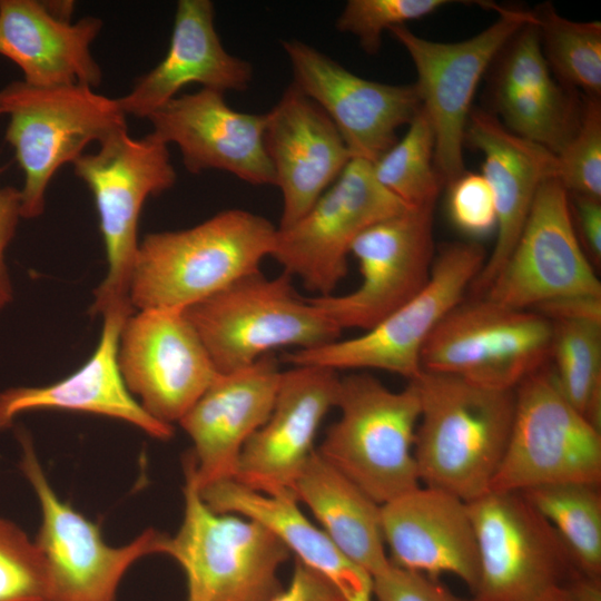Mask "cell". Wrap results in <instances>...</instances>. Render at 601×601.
Here are the masks:
<instances>
[{"label": "cell", "mask_w": 601, "mask_h": 601, "mask_svg": "<svg viewBox=\"0 0 601 601\" xmlns=\"http://www.w3.org/2000/svg\"><path fill=\"white\" fill-rule=\"evenodd\" d=\"M414 456L420 482L471 502L489 491L514 415V390H494L422 371Z\"/></svg>", "instance_id": "cell-1"}, {"label": "cell", "mask_w": 601, "mask_h": 601, "mask_svg": "<svg viewBox=\"0 0 601 601\" xmlns=\"http://www.w3.org/2000/svg\"><path fill=\"white\" fill-rule=\"evenodd\" d=\"M276 230L263 216L227 209L190 228L146 235L130 276L131 306L184 311L211 297L260 270Z\"/></svg>", "instance_id": "cell-2"}, {"label": "cell", "mask_w": 601, "mask_h": 601, "mask_svg": "<svg viewBox=\"0 0 601 601\" xmlns=\"http://www.w3.org/2000/svg\"><path fill=\"white\" fill-rule=\"evenodd\" d=\"M339 418L317 453L380 505L420 486L414 456L420 420L415 385L398 392L368 373L339 381Z\"/></svg>", "instance_id": "cell-3"}, {"label": "cell", "mask_w": 601, "mask_h": 601, "mask_svg": "<svg viewBox=\"0 0 601 601\" xmlns=\"http://www.w3.org/2000/svg\"><path fill=\"white\" fill-rule=\"evenodd\" d=\"M292 278L258 270L184 309L219 374L249 366L278 347L306 349L338 339L342 329L297 294Z\"/></svg>", "instance_id": "cell-4"}, {"label": "cell", "mask_w": 601, "mask_h": 601, "mask_svg": "<svg viewBox=\"0 0 601 601\" xmlns=\"http://www.w3.org/2000/svg\"><path fill=\"white\" fill-rule=\"evenodd\" d=\"M0 112L9 116L4 138L24 176V219L43 213L46 190L60 167L72 164L90 142L127 127L117 99L82 83L36 87L12 81L0 90Z\"/></svg>", "instance_id": "cell-5"}, {"label": "cell", "mask_w": 601, "mask_h": 601, "mask_svg": "<svg viewBox=\"0 0 601 601\" xmlns=\"http://www.w3.org/2000/svg\"><path fill=\"white\" fill-rule=\"evenodd\" d=\"M184 516L165 534L161 553L185 573L187 601H270L282 590L278 571L290 551L257 521L213 511L186 480Z\"/></svg>", "instance_id": "cell-6"}, {"label": "cell", "mask_w": 601, "mask_h": 601, "mask_svg": "<svg viewBox=\"0 0 601 601\" xmlns=\"http://www.w3.org/2000/svg\"><path fill=\"white\" fill-rule=\"evenodd\" d=\"M98 144L96 152H83L72 162L75 175L93 196L108 265L93 292L92 316L131 305L128 290L142 206L148 197L170 189L177 178L168 145L151 132L132 138L125 127Z\"/></svg>", "instance_id": "cell-7"}, {"label": "cell", "mask_w": 601, "mask_h": 601, "mask_svg": "<svg viewBox=\"0 0 601 601\" xmlns=\"http://www.w3.org/2000/svg\"><path fill=\"white\" fill-rule=\"evenodd\" d=\"M552 343V323L538 312L471 296L452 308L428 336L421 368L487 388L515 390L550 363Z\"/></svg>", "instance_id": "cell-8"}, {"label": "cell", "mask_w": 601, "mask_h": 601, "mask_svg": "<svg viewBox=\"0 0 601 601\" xmlns=\"http://www.w3.org/2000/svg\"><path fill=\"white\" fill-rule=\"evenodd\" d=\"M487 256L474 242L443 245L435 254L425 286L408 302L361 336L334 341L284 355L293 366L339 370L375 368L414 380L422 372L421 352L437 324L464 299Z\"/></svg>", "instance_id": "cell-9"}, {"label": "cell", "mask_w": 601, "mask_h": 601, "mask_svg": "<svg viewBox=\"0 0 601 601\" xmlns=\"http://www.w3.org/2000/svg\"><path fill=\"white\" fill-rule=\"evenodd\" d=\"M479 555L471 601H546L582 577L549 522L520 492L467 503Z\"/></svg>", "instance_id": "cell-10"}, {"label": "cell", "mask_w": 601, "mask_h": 601, "mask_svg": "<svg viewBox=\"0 0 601 601\" xmlns=\"http://www.w3.org/2000/svg\"><path fill=\"white\" fill-rule=\"evenodd\" d=\"M509 442L491 491L601 482V432L562 394L544 365L514 390Z\"/></svg>", "instance_id": "cell-11"}, {"label": "cell", "mask_w": 601, "mask_h": 601, "mask_svg": "<svg viewBox=\"0 0 601 601\" xmlns=\"http://www.w3.org/2000/svg\"><path fill=\"white\" fill-rule=\"evenodd\" d=\"M499 18L476 36L457 42L424 39L407 27L390 31L408 52L417 73L421 107L434 134V165L443 185L464 170L463 145L472 99L482 76L532 11L495 4Z\"/></svg>", "instance_id": "cell-12"}, {"label": "cell", "mask_w": 601, "mask_h": 601, "mask_svg": "<svg viewBox=\"0 0 601 601\" xmlns=\"http://www.w3.org/2000/svg\"><path fill=\"white\" fill-rule=\"evenodd\" d=\"M17 435L20 469L41 510L35 542L47 564L52 601H115L129 568L146 555L161 553L165 533L148 529L125 545H109L98 524L57 495L30 435L22 430Z\"/></svg>", "instance_id": "cell-13"}, {"label": "cell", "mask_w": 601, "mask_h": 601, "mask_svg": "<svg viewBox=\"0 0 601 601\" xmlns=\"http://www.w3.org/2000/svg\"><path fill=\"white\" fill-rule=\"evenodd\" d=\"M406 208L377 181L372 162L352 158L299 220L277 227L270 257L318 296L333 295L347 274L354 240L372 225Z\"/></svg>", "instance_id": "cell-14"}, {"label": "cell", "mask_w": 601, "mask_h": 601, "mask_svg": "<svg viewBox=\"0 0 601 601\" xmlns=\"http://www.w3.org/2000/svg\"><path fill=\"white\" fill-rule=\"evenodd\" d=\"M433 211L434 206L406 208L365 229L349 252L358 260V287L312 303L342 331H368L412 299L427 283L435 257Z\"/></svg>", "instance_id": "cell-15"}, {"label": "cell", "mask_w": 601, "mask_h": 601, "mask_svg": "<svg viewBox=\"0 0 601 601\" xmlns=\"http://www.w3.org/2000/svg\"><path fill=\"white\" fill-rule=\"evenodd\" d=\"M124 382L154 418L171 425L219 375L180 309H145L125 321L118 343Z\"/></svg>", "instance_id": "cell-16"}, {"label": "cell", "mask_w": 601, "mask_h": 601, "mask_svg": "<svg viewBox=\"0 0 601 601\" xmlns=\"http://www.w3.org/2000/svg\"><path fill=\"white\" fill-rule=\"evenodd\" d=\"M573 295L601 296V284L577 235L569 194L550 178L538 189L510 257L481 296L533 309Z\"/></svg>", "instance_id": "cell-17"}, {"label": "cell", "mask_w": 601, "mask_h": 601, "mask_svg": "<svg viewBox=\"0 0 601 601\" xmlns=\"http://www.w3.org/2000/svg\"><path fill=\"white\" fill-rule=\"evenodd\" d=\"M282 45L292 66V83L328 116L353 158L375 162L421 108L415 85L364 79L300 40Z\"/></svg>", "instance_id": "cell-18"}, {"label": "cell", "mask_w": 601, "mask_h": 601, "mask_svg": "<svg viewBox=\"0 0 601 601\" xmlns=\"http://www.w3.org/2000/svg\"><path fill=\"white\" fill-rule=\"evenodd\" d=\"M339 381L337 371L322 366L282 372L273 410L244 445L234 480L260 493L295 497L316 432L336 407Z\"/></svg>", "instance_id": "cell-19"}, {"label": "cell", "mask_w": 601, "mask_h": 601, "mask_svg": "<svg viewBox=\"0 0 601 601\" xmlns=\"http://www.w3.org/2000/svg\"><path fill=\"white\" fill-rule=\"evenodd\" d=\"M280 374L273 353L219 374L179 420L193 443L185 457V480L198 491L234 479L244 445L273 410Z\"/></svg>", "instance_id": "cell-20"}, {"label": "cell", "mask_w": 601, "mask_h": 601, "mask_svg": "<svg viewBox=\"0 0 601 601\" xmlns=\"http://www.w3.org/2000/svg\"><path fill=\"white\" fill-rule=\"evenodd\" d=\"M147 119L155 137L177 145L189 173L219 169L252 185H275L265 147L266 114L237 111L224 92L201 88L175 97Z\"/></svg>", "instance_id": "cell-21"}, {"label": "cell", "mask_w": 601, "mask_h": 601, "mask_svg": "<svg viewBox=\"0 0 601 601\" xmlns=\"http://www.w3.org/2000/svg\"><path fill=\"white\" fill-rule=\"evenodd\" d=\"M265 147L283 198L278 228L299 220L353 158L328 116L293 83L266 112Z\"/></svg>", "instance_id": "cell-22"}, {"label": "cell", "mask_w": 601, "mask_h": 601, "mask_svg": "<svg viewBox=\"0 0 601 601\" xmlns=\"http://www.w3.org/2000/svg\"><path fill=\"white\" fill-rule=\"evenodd\" d=\"M381 519L393 565L434 580L453 574L473 592L479 555L467 502L420 485L381 505Z\"/></svg>", "instance_id": "cell-23"}, {"label": "cell", "mask_w": 601, "mask_h": 601, "mask_svg": "<svg viewBox=\"0 0 601 601\" xmlns=\"http://www.w3.org/2000/svg\"><path fill=\"white\" fill-rule=\"evenodd\" d=\"M484 155L483 177L492 190L497 236L491 255L470 287L471 296L485 293L510 257L540 186L555 178L556 157L546 148L510 131L499 118L472 109L464 142Z\"/></svg>", "instance_id": "cell-24"}, {"label": "cell", "mask_w": 601, "mask_h": 601, "mask_svg": "<svg viewBox=\"0 0 601 601\" xmlns=\"http://www.w3.org/2000/svg\"><path fill=\"white\" fill-rule=\"evenodd\" d=\"M72 3L0 0V56L22 71L36 87L82 83L98 87L102 79L90 46L102 21L70 20Z\"/></svg>", "instance_id": "cell-25"}, {"label": "cell", "mask_w": 601, "mask_h": 601, "mask_svg": "<svg viewBox=\"0 0 601 601\" xmlns=\"http://www.w3.org/2000/svg\"><path fill=\"white\" fill-rule=\"evenodd\" d=\"M134 313L121 305L102 315L98 344L86 363L67 377L46 386H20L0 392V430L22 413L42 410L76 411L129 423L157 440H168L173 425L148 414L127 388L118 365L122 325Z\"/></svg>", "instance_id": "cell-26"}, {"label": "cell", "mask_w": 601, "mask_h": 601, "mask_svg": "<svg viewBox=\"0 0 601 601\" xmlns=\"http://www.w3.org/2000/svg\"><path fill=\"white\" fill-rule=\"evenodd\" d=\"M495 60L491 97L501 122L556 156L579 126L582 104L552 78L535 19L508 41Z\"/></svg>", "instance_id": "cell-27"}, {"label": "cell", "mask_w": 601, "mask_h": 601, "mask_svg": "<svg viewBox=\"0 0 601 601\" xmlns=\"http://www.w3.org/2000/svg\"><path fill=\"white\" fill-rule=\"evenodd\" d=\"M214 19L215 9L209 0L177 2L166 56L117 99L125 115L148 118L193 82L220 92L248 87L253 77L250 63L226 51Z\"/></svg>", "instance_id": "cell-28"}, {"label": "cell", "mask_w": 601, "mask_h": 601, "mask_svg": "<svg viewBox=\"0 0 601 601\" xmlns=\"http://www.w3.org/2000/svg\"><path fill=\"white\" fill-rule=\"evenodd\" d=\"M198 492L213 511L240 515L267 528L298 561L328 579L347 601H374L373 578L302 513L295 497L260 493L234 479L211 483Z\"/></svg>", "instance_id": "cell-29"}, {"label": "cell", "mask_w": 601, "mask_h": 601, "mask_svg": "<svg viewBox=\"0 0 601 601\" xmlns=\"http://www.w3.org/2000/svg\"><path fill=\"white\" fill-rule=\"evenodd\" d=\"M294 495L309 508L336 548L372 578L390 568L381 505L316 450L295 482Z\"/></svg>", "instance_id": "cell-30"}, {"label": "cell", "mask_w": 601, "mask_h": 601, "mask_svg": "<svg viewBox=\"0 0 601 601\" xmlns=\"http://www.w3.org/2000/svg\"><path fill=\"white\" fill-rule=\"evenodd\" d=\"M558 533L582 577L600 580L601 494L599 485L559 483L520 492Z\"/></svg>", "instance_id": "cell-31"}, {"label": "cell", "mask_w": 601, "mask_h": 601, "mask_svg": "<svg viewBox=\"0 0 601 601\" xmlns=\"http://www.w3.org/2000/svg\"><path fill=\"white\" fill-rule=\"evenodd\" d=\"M551 361L559 388L592 425L601 428V322H551Z\"/></svg>", "instance_id": "cell-32"}, {"label": "cell", "mask_w": 601, "mask_h": 601, "mask_svg": "<svg viewBox=\"0 0 601 601\" xmlns=\"http://www.w3.org/2000/svg\"><path fill=\"white\" fill-rule=\"evenodd\" d=\"M544 58L559 79L585 97L601 93V22L572 21L551 4L532 11Z\"/></svg>", "instance_id": "cell-33"}, {"label": "cell", "mask_w": 601, "mask_h": 601, "mask_svg": "<svg viewBox=\"0 0 601 601\" xmlns=\"http://www.w3.org/2000/svg\"><path fill=\"white\" fill-rule=\"evenodd\" d=\"M401 140L373 162L377 181L410 208L434 206L443 186L434 165V134L421 107Z\"/></svg>", "instance_id": "cell-34"}, {"label": "cell", "mask_w": 601, "mask_h": 601, "mask_svg": "<svg viewBox=\"0 0 601 601\" xmlns=\"http://www.w3.org/2000/svg\"><path fill=\"white\" fill-rule=\"evenodd\" d=\"M0 601H52L47 564L35 541L0 518Z\"/></svg>", "instance_id": "cell-35"}, {"label": "cell", "mask_w": 601, "mask_h": 601, "mask_svg": "<svg viewBox=\"0 0 601 601\" xmlns=\"http://www.w3.org/2000/svg\"><path fill=\"white\" fill-rule=\"evenodd\" d=\"M556 157L555 179L568 194L601 199V104L582 101L580 122Z\"/></svg>", "instance_id": "cell-36"}, {"label": "cell", "mask_w": 601, "mask_h": 601, "mask_svg": "<svg viewBox=\"0 0 601 601\" xmlns=\"http://www.w3.org/2000/svg\"><path fill=\"white\" fill-rule=\"evenodd\" d=\"M447 0H349L336 20V28L357 37L363 50L376 53L382 33L426 17L451 3Z\"/></svg>", "instance_id": "cell-37"}, {"label": "cell", "mask_w": 601, "mask_h": 601, "mask_svg": "<svg viewBox=\"0 0 601 601\" xmlns=\"http://www.w3.org/2000/svg\"><path fill=\"white\" fill-rule=\"evenodd\" d=\"M449 186L450 214L456 227L472 236H484L496 227L494 197L482 174L464 171Z\"/></svg>", "instance_id": "cell-38"}, {"label": "cell", "mask_w": 601, "mask_h": 601, "mask_svg": "<svg viewBox=\"0 0 601 601\" xmlns=\"http://www.w3.org/2000/svg\"><path fill=\"white\" fill-rule=\"evenodd\" d=\"M373 598L374 601H466L436 580L392 563L373 578Z\"/></svg>", "instance_id": "cell-39"}, {"label": "cell", "mask_w": 601, "mask_h": 601, "mask_svg": "<svg viewBox=\"0 0 601 601\" xmlns=\"http://www.w3.org/2000/svg\"><path fill=\"white\" fill-rule=\"evenodd\" d=\"M20 218H22L20 189L11 186L0 187V311L13 299L6 253Z\"/></svg>", "instance_id": "cell-40"}, {"label": "cell", "mask_w": 601, "mask_h": 601, "mask_svg": "<svg viewBox=\"0 0 601 601\" xmlns=\"http://www.w3.org/2000/svg\"><path fill=\"white\" fill-rule=\"evenodd\" d=\"M270 601H347L338 589L316 570L295 562L292 580Z\"/></svg>", "instance_id": "cell-41"}, {"label": "cell", "mask_w": 601, "mask_h": 601, "mask_svg": "<svg viewBox=\"0 0 601 601\" xmlns=\"http://www.w3.org/2000/svg\"><path fill=\"white\" fill-rule=\"evenodd\" d=\"M573 225L579 240L594 263L601 259V199L569 194Z\"/></svg>", "instance_id": "cell-42"}, {"label": "cell", "mask_w": 601, "mask_h": 601, "mask_svg": "<svg viewBox=\"0 0 601 601\" xmlns=\"http://www.w3.org/2000/svg\"><path fill=\"white\" fill-rule=\"evenodd\" d=\"M533 311L550 322L598 321L601 322V296L573 295L554 298L538 305Z\"/></svg>", "instance_id": "cell-43"}, {"label": "cell", "mask_w": 601, "mask_h": 601, "mask_svg": "<svg viewBox=\"0 0 601 601\" xmlns=\"http://www.w3.org/2000/svg\"><path fill=\"white\" fill-rule=\"evenodd\" d=\"M573 589L577 601H601L600 580L580 577L573 582Z\"/></svg>", "instance_id": "cell-44"}, {"label": "cell", "mask_w": 601, "mask_h": 601, "mask_svg": "<svg viewBox=\"0 0 601 601\" xmlns=\"http://www.w3.org/2000/svg\"><path fill=\"white\" fill-rule=\"evenodd\" d=\"M573 582L546 601H577Z\"/></svg>", "instance_id": "cell-45"}]
</instances>
